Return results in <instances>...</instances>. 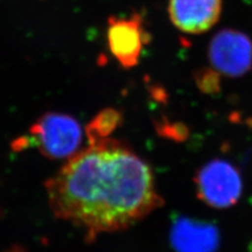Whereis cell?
Returning a JSON list of instances; mask_svg holds the SVG:
<instances>
[{"instance_id": "6da1fadb", "label": "cell", "mask_w": 252, "mask_h": 252, "mask_svg": "<svg viewBox=\"0 0 252 252\" xmlns=\"http://www.w3.org/2000/svg\"><path fill=\"white\" fill-rule=\"evenodd\" d=\"M55 217L99 233L127 229L163 205L151 166L118 140L90 143L45 182Z\"/></svg>"}, {"instance_id": "7a4b0ae2", "label": "cell", "mask_w": 252, "mask_h": 252, "mask_svg": "<svg viewBox=\"0 0 252 252\" xmlns=\"http://www.w3.org/2000/svg\"><path fill=\"white\" fill-rule=\"evenodd\" d=\"M31 140L45 158L63 160L73 157L81 145L82 128L79 122L66 114L50 112L32 125Z\"/></svg>"}, {"instance_id": "3957f363", "label": "cell", "mask_w": 252, "mask_h": 252, "mask_svg": "<svg viewBox=\"0 0 252 252\" xmlns=\"http://www.w3.org/2000/svg\"><path fill=\"white\" fill-rule=\"evenodd\" d=\"M200 200L216 209L230 208L243 193V181L238 168L220 159L206 163L194 178Z\"/></svg>"}, {"instance_id": "277c9868", "label": "cell", "mask_w": 252, "mask_h": 252, "mask_svg": "<svg viewBox=\"0 0 252 252\" xmlns=\"http://www.w3.org/2000/svg\"><path fill=\"white\" fill-rule=\"evenodd\" d=\"M208 56L212 67L220 74L242 77L252 68V40L238 30H220L211 39Z\"/></svg>"}, {"instance_id": "5b68a950", "label": "cell", "mask_w": 252, "mask_h": 252, "mask_svg": "<svg viewBox=\"0 0 252 252\" xmlns=\"http://www.w3.org/2000/svg\"><path fill=\"white\" fill-rule=\"evenodd\" d=\"M106 36L109 51L118 62L125 68L135 67L148 37L142 16L132 13L125 18L109 17Z\"/></svg>"}, {"instance_id": "8992f818", "label": "cell", "mask_w": 252, "mask_h": 252, "mask_svg": "<svg viewBox=\"0 0 252 252\" xmlns=\"http://www.w3.org/2000/svg\"><path fill=\"white\" fill-rule=\"evenodd\" d=\"M222 0H169L168 14L177 29L187 34H202L219 21Z\"/></svg>"}, {"instance_id": "52a82bcc", "label": "cell", "mask_w": 252, "mask_h": 252, "mask_svg": "<svg viewBox=\"0 0 252 252\" xmlns=\"http://www.w3.org/2000/svg\"><path fill=\"white\" fill-rule=\"evenodd\" d=\"M171 242L178 252H216L220 234L214 225L182 219L173 225Z\"/></svg>"}, {"instance_id": "ba28073f", "label": "cell", "mask_w": 252, "mask_h": 252, "mask_svg": "<svg viewBox=\"0 0 252 252\" xmlns=\"http://www.w3.org/2000/svg\"><path fill=\"white\" fill-rule=\"evenodd\" d=\"M123 122V116L116 108L102 109L94 116L86 127L90 143L109 137Z\"/></svg>"}, {"instance_id": "9c48e42d", "label": "cell", "mask_w": 252, "mask_h": 252, "mask_svg": "<svg viewBox=\"0 0 252 252\" xmlns=\"http://www.w3.org/2000/svg\"><path fill=\"white\" fill-rule=\"evenodd\" d=\"M220 75L215 68H201L194 73V81L202 93L217 94L220 86Z\"/></svg>"}, {"instance_id": "30bf717a", "label": "cell", "mask_w": 252, "mask_h": 252, "mask_svg": "<svg viewBox=\"0 0 252 252\" xmlns=\"http://www.w3.org/2000/svg\"><path fill=\"white\" fill-rule=\"evenodd\" d=\"M5 252H27V251H26V249L23 248V247L15 245V246L11 247L9 250H6Z\"/></svg>"}]
</instances>
